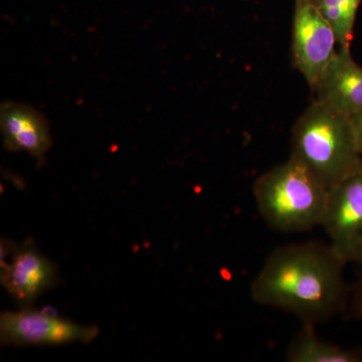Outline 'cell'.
Masks as SVG:
<instances>
[{"label": "cell", "instance_id": "1", "mask_svg": "<svg viewBox=\"0 0 362 362\" xmlns=\"http://www.w3.org/2000/svg\"><path fill=\"white\" fill-rule=\"evenodd\" d=\"M346 262L331 245H289L272 252L251 285L254 303L291 313L315 326L344 308Z\"/></svg>", "mask_w": 362, "mask_h": 362}, {"label": "cell", "instance_id": "2", "mask_svg": "<svg viewBox=\"0 0 362 362\" xmlns=\"http://www.w3.org/2000/svg\"><path fill=\"white\" fill-rule=\"evenodd\" d=\"M291 157L328 188L362 168L350 117L317 100L293 127Z\"/></svg>", "mask_w": 362, "mask_h": 362}, {"label": "cell", "instance_id": "3", "mask_svg": "<svg viewBox=\"0 0 362 362\" xmlns=\"http://www.w3.org/2000/svg\"><path fill=\"white\" fill-rule=\"evenodd\" d=\"M329 188L290 156L254 185L259 214L279 232L299 233L321 226Z\"/></svg>", "mask_w": 362, "mask_h": 362}, {"label": "cell", "instance_id": "4", "mask_svg": "<svg viewBox=\"0 0 362 362\" xmlns=\"http://www.w3.org/2000/svg\"><path fill=\"white\" fill-rule=\"evenodd\" d=\"M99 333L97 326L73 322L30 307L16 312H4L0 316V341L8 346L90 343L99 337Z\"/></svg>", "mask_w": 362, "mask_h": 362}, {"label": "cell", "instance_id": "5", "mask_svg": "<svg viewBox=\"0 0 362 362\" xmlns=\"http://www.w3.org/2000/svg\"><path fill=\"white\" fill-rule=\"evenodd\" d=\"M338 40L314 0H295L292 54L295 68L312 90L337 54Z\"/></svg>", "mask_w": 362, "mask_h": 362}, {"label": "cell", "instance_id": "6", "mask_svg": "<svg viewBox=\"0 0 362 362\" xmlns=\"http://www.w3.org/2000/svg\"><path fill=\"white\" fill-rule=\"evenodd\" d=\"M11 246L2 242L0 281L16 303L25 308L58 284V268L30 242Z\"/></svg>", "mask_w": 362, "mask_h": 362}, {"label": "cell", "instance_id": "7", "mask_svg": "<svg viewBox=\"0 0 362 362\" xmlns=\"http://www.w3.org/2000/svg\"><path fill=\"white\" fill-rule=\"evenodd\" d=\"M321 226L346 263L362 242V168L329 188Z\"/></svg>", "mask_w": 362, "mask_h": 362}, {"label": "cell", "instance_id": "8", "mask_svg": "<svg viewBox=\"0 0 362 362\" xmlns=\"http://www.w3.org/2000/svg\"><path fill=\"white\" fill-rule=\"evenodd\" d=\"M350 49L338 47L313 90L317 101L349 117L362 113V66Z\"/></svg>", "mask_w": 362, "mask_h": 362}, {"label": "cell", "instance_id": "9", "mask_svg": "<svg viewBox=\"0 0 362 362\" xmlns=\"http://www.w3.org/2000/svg\"><path fill=\"white\" fill-rule=\"evenodd\" d=\"M4 145L11 152H25L42 160L52 145L49 124L44 114L28 105L6 102L0 109Z\"/></svg>", "mask_w": 362, "mask_h": 362}, {"label": "cell", "instance_id": "10", "mask_svg": "<svg viewBox=\"0 0 362 362\" xmlns=\"http://www.w3.org/2000/svg\"><path fill=\"white\" fill-rule=\"evenodd\" d=\"M303 326L286 349L287 361L362 362V346L345 349L317 337L314 326Z\"/></svg>", "mask_w": 362, "mask_h": 362}, {"label": "cell", "instance_id": "11", "mask_svg": "<svg viewBox=\"0 0 362 362\" xmlns=\"http://www.w3.org/2000/svg\"><path fill=\"white\" fill-rule=\"evenodd\" d=\"M337 35L338 45L351 49L357 11L361 0H314Z\"/></svg>", "mask_w": 362, "mask_h": 362}, {"label": "cell", "instance_id": "12", "mask_svg": "<svg viewBox=\"0 0 362 362\" xmlns=\"http://www.w3.org/2000/svg\"><path fill=\"white\" fill-rule=\"evenodd\" d=\"M352 128H354V136H356L357 147L362 156V113L350 116Z\"/></svg>", "mask_w": 362, "mask_h": 362}, {"label": "cell", "instance_id": "13", "mask_svg": "<svg viewBox=\"0 0 362 362\" xmlns=\"http://www.w3.org/2000/svg\"><path fill=\"white\" fill-rule=\"evenodd\" d=\"M351 310L357 318H362V282L357 288L352 299Z\"/></svg>", "mask_w": 362, "mask_h": 362}, {"label": "cell", "instance_id": "14", "mask_svg": "<svg viewBox=\"0 0 362 362\" xmlns=\"http://www.w3.org/2000/svg\"><path fill=\"white\" fill-rule=\"evenodd\" d=\"M352 263H356L358 266L359 270L361 272V282H362V242L357 247L356 252H354V258H352Z\"/></svg>", "mask_w": 362, "mask_h": 362}]
</instances>
